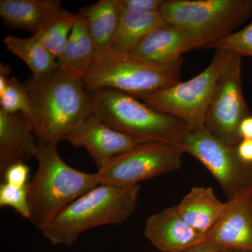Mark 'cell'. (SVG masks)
I'll return each instance as SVG.
<instances>
[{
    "mask_svg": "<svg viewBox=\"0 0 252 252\" xmlns=\"http://www.w3.org/2000/svg\"><path fill=\"white\" fill-rule=\"evenodd\" d=\"M58 144H38L34 157L38 167L28 185V201L29 220L38 229L99 185L97 173H86L67 165L60 157Z\"/></svg>",
    "mask_w": 252,
    "mask_h": 252,
    "instance_id": "obj_1",
    "label": "cell"
},
{
    "mask_svg": "<svg viewBox=\"0 0 252 252\" xmlns=\"http://www.w3.org/2000/svg\"><path fill=\"white\" fill-rule=\"evenodd\" d=\"M35 110L38 144L59 142L94 113L90 94L81 79L59 67L46 77L24 82Z\"/></svg>",
    "mask_w": 252,
    "mask_h": 252,
    "instance_id": "obj_2",
    "label": "cell"
},
{
    "mask_svg": "<svg viewBox=\"0 0 252 252\" xmlns=\"http://www.w3.org/2000/svg\"><path fill=\"white\" fill-rule=\"evenodd\" d=\"M140 190V185H99L69 204L41 233L54 246H72L84 232L101 225L120 224L132 216Z\"/></svg>",
    "mask_w": 252,
    "mask_h": 252,
    "instance_id": "obj_3",
    "label": "cell"
},
{
    "mask_svg": "<svg viewBox=\"0 0 252 252\" xmlns=\"http://www.w3.org/2000/svg\"><path fill=\"white\" fill-rule=\"evenodd\" d=\"M87 91L94 114L112 128L143 142L179 145L192 127L179 118L155 110L122 91L108 88Z\"/></svg>",
    "mask_w": 252,
    "mask_h": 252,
    "instance_id": "obj_4",
    "label": "cell"
},
{
    "mask_svg": "<svg viewBox=\"0 0 252 252\" xmlns=\"http://www.w3.org/2000/svg\"><path fill=\"white\" fill-rule=\"evenodd\" d=\"M183 59L157 64L131 54L109 51L95 58L83 79L87 90L108 88L132 96L167 89L180 82Z\"/></svg>",
    "mask_w": 252,
    "mask_h": 252,
    "instance_id": "obj_5",
    "label": "cell"
},
{
    "mask_svg": "<svg viewBox=\"0 0 252 252\" xmlns=\"http://www.w3.org/2000/svg\"><path fill=\"white\" fill-rule=\"evenodd\" d=\"M233 56L230 51L217 50L210 64L192 79L133 97L155 110L179 118L192 127L203 128L212 96Z\"/></svg>",
    "mask_w": 252,
    "mask_h": 252,
    "instance_id": "obj_6",
    "label": "cell"
},
{
    "mask_svg": "<svg viewBox=\"0 0 252 252\" xmlns=\"http://www.w3.org/2000/svg\"><path fill=\"white\" fill-rule=\"evenodd\" d=\"M159 11L167 24L190 29L206 46L246 22L252 0H165Z\"/></svg>",
    "mask_w": 252,
    "mask_h": 252,
    "instance_id": "obj_7",
    "label": "cell"
},
{
    "mask_svg": "<svg viewBox=\"0 0 252 252\" xmlns=\"http://www.w3.org/2000/svg\"><path fill=\"white\" fill-rule=\"evenodd\" d=\"M179 145L201 162L219 182L228 200L252 189V164L244 162L237 147L220 142L207 130L191 127Z\"/></svg>",
    "mask_w": 252,
    "mask_h": 252,
    "instance_id": "obj_8",
    "label": "cell"
},
{
    "mask_svg": "<svg viewBox=\"0 0 252 252\" xmlns=\"http://www.w3.org/2000/svg\"><path fill=\"white\" fill-rule=\"evenodd\" d=\"M185 154L178 144L147 142L109 160L97 172L99 185L127 187L180 170Z\"/></svg>",
    "mask_w": 252,
    "mask_h": 252,
    "instance_id": "obj_9",
    "label": "cell"
},
{
    "mask_svg": "<svg viewBox=\"0 0 252 252\" xmlns=\"http://www.w3.org/2000/svg\"><path fill=\"white\" fill-rule=\"evenodd\" d=\"M250 115L252 114L243 91L242 56L234 54L212 96L205 127L220 142L237 147L242 140L239 133L240 124Z\"/></svg>",
    "mask_w": 252,
    "mask_h": 252,
    "instance_id": "obj_10",
    "label": "cell"
},
{
    "mask_svg": "<svg viewBox=\"0 0 252 252\" xmlns=\"http://www.w3.org/2000/svg\"><path fill=\"white\" fill-rule=\"evenodd\" d=\"M63 140L86 149L98 170L114 158L144 143L112 128L94 113L68 132Z\"/></svg>",
    "mask_w": 252,
    "mask_h": 252,
    "instance_id": "obj_11",
    "label": "cell"
},
{
    "mask_svg": "<svg viewBox=\"0 0 252 252\" xmlns=\"http://www.w3.org/2000/svg\"><path fill=\"white\" fill-rule=\"evenodd\" d=\"M205 240L223 250L252 252V189L225 203Z\"/></svg>",
    "mask_w": 252,
    "mask_h": 252,
    "instance_id": "obj_12",
    "label": "cell"
},
{
    "mask_svg": "<svg viewBox=\"0 0 252 252\" xmlns=\"http://www.w3.org/2000/svg\"><path fill=\"white\" fill-rule=\"evenodd\" d=\"M205 46L193 31L167 24L146 36L130 54L147 62L169 64L182 59L185 53Z\"/></svg>",
    "mask_w": 252,
    "mask_h": 252,
    "instance_id": "obj_13",
    "label": "cell"
},
{
    "mask_svg": "<svg viewBox=\"0 0 252 252\" xmlns=\"http://www.w3.org/2000/svg\"><path fill=\"white\" fill-rule=\"evenodd\" d=\"M144 233L162 252H183L205 241V235L192 228L181 217L177 205L149 217Z\"/></svg>",
    "mask_w": 252,
    "mask_h": 252,
    "instance_id": "obj_14",
    "label": "cell"
},
{
    "mask_svg": "<svg viewBox=\"0 0 252 252\" xmlns=\"http://www.w3.org/2000/svg\"><path fill=\"white\" fill-rule=\"evenodd\" d=\"M37 137L21 113L9 114L0 109V173L16 162L35 157Z\"/></svg>",
    "mask_w": 252,
    "mask_h": 252,
    "instance_id": "obj_15",
    "label": "cell"
},
{
    "mask_svg": "<svg viewBox=\"0 0 252 252\" xmlns=\"http://www.w3.org/2000/svg\"><path fill=\"white\" fill-rule=\"evenodd\" d=\"M59 0H1L0 16L11 29L34 35L62 9Z\"/></svg>",
    "mask_w": 252,
    "mask_h": 252,
    "instance_id": "obj_16",
    "label": "cell"
},
{
    "mask_svg": "<svg viewBox=\"0 0 252 252\" xmlns=\"http://www.w3.org/2000/svg\"><path fill=\"white\" fill-rule=\"evenodd\" d=\"M96 56L85 18L79 12L65 49L58 60L59 68L68 75L83 80Z\"/></svg>",
    "mask_w": 252,
    "mask_h": 252,
    "instance_id": "obj_17",
    "label": "cell"
},
{
    "mask_svg": "<svg viewBox=\"0 0 252 252\" xmlns=\"http://www.w3.org/2000/svg\"><path fill=\"white\" fill-rule=\"evenodd\" d=\"M177 206L183 220L205 236L220 218L225 203L210 187H193Z\"/></svg>",
    "mask_w": 252,
    "mask_h": 252,
    "instance_id": "obj_18",
    "label": "cell"
},
{
    "mask_svg": "<svg viewBox=\"0 0 252 252\" xmlns=\"http://www.w3.org/2000/svg\"><path fill=\"white\" fill-rule=\"evenodd\" d=\"M79 13L85 18L97 56L109 51L117 34L122 14L117 0H100L81 9Z\"/></svg>",
    "mask_w": 252,
    "mask_h": 252,
    "instance_id": "obj_19",
    "label": "cell"
},
{
    "mask_svg": "<svg viewBox=\"0 0 252 252\" xmlns=\"http://www.w3.org/2000/svg\"><path fill=\"white\" fill-rule=\"evenodd\" d=\"M167 25L160 11L136 12L122 9L117 34L109 51L130 54L146 36Z\"/></svg>",
    "mask_w": 252,
    "mask_h": 252,
    "instance_id": "obj_20",
    "label": "cell"
},
{
    "mask_svg": "<svg viewBox=\"0 0 252 252\" xmlns=\"http://www.w3.org/2000/svg\"><path fill=\"white\" fill-rule=\"evenodd\" d=\"M4 44L8 51L27 64L33 78L46 77L59 69L57 59L34 35L27 38L7 36L4 39Z\"/></svg>",
    "mask_w": 252,
    "mask_h": 252,
    "instance_id": "obj_21",
    "label": "cell"
},
{
    "mask_svg": "<svg viewBox=\"0 0 252 252\" xmlns=\"http://www.w3.org/2000/svg\"><path fill=\"white\" fill-rule=\"evenodd\" d=\"M77 14L63 9L34 36L59 60L65 49Z\"/></svg>",
    "mask_w": 252,
    "mask_h": 252,
    "instance_id": "obj_22",
    "label": "cell"
},
{
    "mask_svg": "<svg viewBox=\"0 0 252 252\" xmlns=\"http://www.w3.org/2000/svg\"><path fill=\"white\" fill-rule=\"evenodd\" d=\"M0 109L9 114H22L36 136L35 110L25 83L11 78L6 90L0 94Z\"/></svg>",
    "mask_w": 252,
    "mask_h": 252,
    "instance_id": "obj_23",
    "label": "cell"
},
{
    "mask_svg": "<svg viewBox=\"0 0 252 252\" xmlns=\"http://www.w3.org/2000/svg\"><path fill=\"white\" fill-rule=\"evenodd\" d=\"M205 49L224 50L252 58V21L243 29L207 44Z\"/></svg>",
    "mask_w": 252,
    "mask_h": 252,
    "instance_id": "obj_24",
    "label": "cell"
},
{
    "mask_svg": "<svg viewBox=\"0 0 252 252\" xmlns=\"http://www.w3.org/2000/svg\"><path fill=\"white\" fill-rule=\"evenodd\" d=\"M28 185L25 187H16L2 182L0 185V207H11L23 218L29 220Z\"/></svg>",
    "mask_w": 252,
    "mask_h": 252,
    "instance_id": "obj_25",
    "label": "cell"
},
{
    "mask_svg": "<svg viewBox=\"0 0 252 252\" xmlns=\"http://www.w3.org/2000/svg\"><path fill=\"white\" fill-rule=\"evenodd\" d=\"M30 172L31 170L26 162H19L10 165L1 175L4 183L16 187H25L29 184Z\"/></svg>",
    "mask_w": 252,
    "mask_h": 252,
    "instance_id": "obj_26",
    "label": "cell"
},
{
    "mask_svg": "<svg viewBox=\"0 0 252 252\" xmlns=\"http://www.w3.org/2000/svg\"><path fill=\"white\" fill-rule=\"evenodd\" d=\"M123 10L136 12L160 11L165 0H117Z\"/></svg>",
    "mask_w": 252,
    "mask_h": 252,
    "instance_id": "obj_27",
    "label": "cell"
},
{
    "mask_svg": "<svg viewBox=\"0 0 252 252\" xmlns=\"http://www.w3.org/2000/svg\"><path fill=\"white\" fill-rule=\"evenodd\" d=\"M236 148L240 158L244 162L252 164V139H243Z\"/></svg>",
    "mask_w": 252,
    "mask_h": 252,
    "instance_id": "obj_28",
    "label": "cell"
},
{
    "mask_svg": "<svg viewBox=\"0 0 252 252\" xmlns=\"http://www.w3.org/2000/svg\"><path fill=\"white\" fill-rule=\"evenodd\" d=\"M10 73H11V68L9 64L1 63L0 64V94L4 93L9 84L11 79V78H9Z\"/></svg>",
    "mask_w": 252,
    "mask_h": 252,
    "instance_id": "obj_29",
    "label": "cell"
},
{
    "mask_svg": "<svg viewBox=\"0 0 252 252\" xmlns=\"http://www.w3.org/2000/svg\"><path fill=\"white\" fill-rule=\"evenodd\" d=\"M239 133L243 139H252V115L245 118L241 122L239 128Z\"/></svg>",
    "mask_w": 252,
    "mask_h": 252,
    "instance_id": "obj_30",
    "label": "cell"
},
{
    "mask_svg": "<svg viewBox=\"0 0 252 252\" xmlns=\"http://www.w3.org/2000/svg\"><path fill=\"white\" fill-rule=\"evenodd\" d=\"M223 250L220 247L205 240L204 243L183 252H221Z\"/></svg>",
    "mask_w": 252,
    "mask_h": 252,
    "instance_id": "obj_31",
    "label": "cell"
},
{
    "mask_svg": "<svg viewBox=\"0 0 252 252\" xmlns=\"http://www.w3.org/2000/svg\"><path fill=\"white\" fill-rule=\"evenodd\" d=\"M221 252H248L238 251V250H223V251H222Z\"/></svg>",
    "mask_w": 252,
    "mask_h": 252,
    "instance_id": "obj_32",
    "label": "cell"
}]
</instances>
